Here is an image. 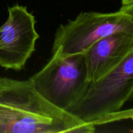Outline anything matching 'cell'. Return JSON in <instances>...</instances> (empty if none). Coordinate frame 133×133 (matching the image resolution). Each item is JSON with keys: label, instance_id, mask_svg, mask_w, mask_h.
<instances>
[{"label": "cell", "instance_id": "6da1fadb", "mask_svg": "<svg viewBox=\"0 0 133 133\" xmlns=\"http://www.w3.org/2000/svg\"><path fill=\"white\" fill-rule=\"evenodd\" d=\"M87 123L45 99L29 79L0 77V133H93Z\"/></svg>", "mask_w": 133, "mask_h": 133}, {"label": "cell", "instance_id": "7a4b0ae2", "mask_svg": "<svg viewBox=\"0 0 133 133\" xmlns=\"http://www.w3.org/2000/svg\"><path fill=\"white\" fill-rule=\"evenodd\" d=\"M52 55L45 66L29 79L45 99L67 111L80 101L90 83L85 55Z\"/></svg>", "mask_w": 133, "mask_h": 133}, {"label": "cell", "instance_id": "3957f363", "mask_svg": "<svg viewBox=\"0 0 133 133\" xmlns=\"http://www.w3.org/2000/svg\"><path fill=\"white\" fill-rule=\"evenodd\" d=\"M118 32H133V14L83 12L74 20L60 25L55 35L52 55L62 56L84 53L103 38Z\"/></svg>", "mask_w": 133, "mask_h": 133}, {"label": "cell", "instance_id": "277c9868", "mask_svg": "<svg viewBox=\"0 0 133 133\" xmlns=\"http://www.w3.org/2000/svg\"><path fill=\"white\" fill-rule=\"evenodd\" d=\"M132 93L133 51L111 72L90 82L83 97L67 111L93 125L105 116L119 111Z\"/></svg>", "mask_w": 133, "mask_h": 133}, {"label": "cell", "instance_id": "5b68a950", "mask_svg": "<svg viewBox=\"0 0 133 133\" xmlns=\"http://www.w3.org/2000/svg\"><path fill=\"white\" fill-rule=\"evenodd\" d=\"M9 16L0 27V66L19 71L35 51L40 38L36 19L27 7L18 4L8 8Z\"/></svg>", "mask_w": 133, "mask_h": 133}, {"label": "cell", "instance_id": "8992f818", "mask_svg": "<svg viewBox=\"0 0 133 133\" xmlns=\"http://www.w3.org/2000/svg\"><path fill=\"white\" fill-rule=\"evenodd\" d=\"M133 51V32H118L100 39L85 52L87 77L96 82L116 68Z\"/></svg>", "mask_w": 133, "mask_h": 133}, {"label": "cell", "instance_id": "52a82bcc", "mask_svg": "<svg viewBox=\"0 0 133 133\" xmlns=\"http://www.w3.org/2000/svg\"><path fill=\"white\" fill-rule=\"evenodd\" d=\"M120 10L133 14V0H122Z\"/></svg>", "mask_w": 133, "mask_h": 133}]
</instances>
